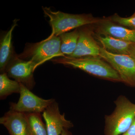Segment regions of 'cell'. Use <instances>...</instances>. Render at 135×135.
Instances as JSON below:
<instances>
[{
	"mask_svg": "<svg viewBox=\"0 0 135 135\" xmlns=\"http://www.w3.org/2000/svg\"><path fill=\"white\" fill-rule=\"evenodd\" d=\"M55 64H61L83 70L89 74L107 80L122 82L116 70L100 56L70 58L65 56L52 60Z\"/></svg>",
	"mask_w": 135,
	"mask_h": 135,
	"instance_id": "6da1fadb",
	"label": "cell"
},
{
	"mask_svg": "<svg viewBox=\"0 0 135 135\" xmlns=\"http://www.w3.org/2000/svg\"><path fill=\"white\" fill-rule=\"evenodd\" d=\"M115 108L105 117V135H121L128 130L135 119V104L125 96L121 95L114 101Z\"/></svg>",
	"mask_w": 135,
	"mask_h": 135,
	"instance_id": "7a4b0ae2",
	"label": "cell"
},
{
	"mask_svg": "<svg viewBox=\"0 0 135 135\" xmlns=\"http://www.w3.org/2000/svg\"><path fill=\"white\" fill-rule=\"evenodd\" d=\"M45 16L49 18L52 29L50 36H59L70 30L88 25L96 24L102 19L95 17L90 14L74 15L60 11H53L50 8L42 7Z\"/></svg>",
	"mask_w": 135,
	"mask_h": 135,
	"instance_id": "3957f363",
	"label": "cell"
},
{
	"mask_svg": "<svg viewBox=\"0 0 135 135\" xmlns=\"http://www.w3.org/2000/svg\"><path fill=\"white\" fill-rule=\"evenodd\" d=\"M64 56L60 51V38L55 35L37 43L27 44L23 52L17 55L18 58L32 61L37 67L52 59Z\"/></svg>",
	"mask_w": 135,
	"mask_h": 135,
	"instance_id": "277c9868",
	"label": "cell"
},
{
	"mask_svg": "<svg viewBox=\"0 0 135 135\" xmlns=\"http://www.w3.org/2000/svg\"><path fill=\"white\" fill-rule=\"evenodd\" d=\"M100 56L118 73L122 82L135 88V60L129 55H117L100 47Z\"/></svg>",
	"mask_w": 135,
	"mask_h": 135,
	"instance_id": "5b68a950",
	"label": "cell"
},
{
	"mask_svg": "<svg viewBox=\"0 0 135 135\" xmlns=\"http://www.w3.org/2000/svg\"><path fill=\"white\" fill-rule=\"evenodd\" d=\"M20 83V97L17 103H10V110L25 113H43L54 99H44L35 95L23 84Z\"/></svg>",
	"mask_w": 135,
	"mask_h": 135,
	"instance_id": "8992f818",
	"label": "cell"
},
{
	"mask_svg": "<svg viewBox=\"0 0 135 135\" xmlns=\"http://www.w3.org/2000/svg\"><path fill=\"white\" fill-rule=\"evenodd\" d=\"M37 67L34 63L20 59L16 55L8 65L5 73L9 78L14 79L31 90L35 85L33 72Z\"/></svg>",
	"mask_w": 135,
	"mask_h": 135,
	"instance_id": "52a82bcc",
	"label": "cell"
},
{
	"mask_svg": "<svg viewBox=\"0 0 135 135\" xmlns=\"http://www.w3.org/2000/svg\"><path fill=\"white\" fill-rule=\"evenodd\" d=\"M42 116L46 122L48 135H60L64 129L73 127L71 122L66 119L65 113L60 114L58 103L56 101L44 111Z\"/></svg>",
	"mask_w": 135,
	"mask_h": 135,
	"instance_id": "ba28073f",
	"label": "cell"
},
{
	"mask_svg": "<svg viewBox=\"0 0 135 135\" xmlns=\"http://www.w3.org/2000/svg\"><path fill=\"white\" fill-rule=\"evenodd\" d=\"M84 26L79 28V35L77 47L70 58L100 56V47L93 36L92 30Z\"/></svg>",
	"mask_w": 135,
	"mask_h": 135,
	"instance_id": "9c48e42d",
	"label": "cell"
},
{
	"mask_svg": "<svg viewBox=\"0 0 135 135\" xmlns=\"http://www.w3.org/2000/svg\"><path fill=\"white\" fill-rule=\"evenodd\" d=\"M96 25L95 31L98 35L110 36L135 43V30L116 25L110 19H102Z\"/></svg>",
	"mask_w": 135,
	"mask_h": 135,
	"instance_id": "30bf717a",
	"label": "cell"
},
{
	"mask_svg": "<svg viewBox=\"0 0 135 135\" xmlns=\"http://www.w3.org/2000/svg\"><path fill=\"white\" fill-rule=\"evenodd\" d=\"M9 135H31L26 113L9 110L0 118Z\"/></svg>",
	"mask_w": 135,
	"mask_h": 135,
	"instance_id": "8fae6325",
	"label": "cell"
},
{
	"mask_svg": "<svg viewBox=\"0 0 135 135\" xmlns=\"http://www.w3.org/2000/svg\"><path fill=\"white\" fill-rule=\"evenodd\" d=\"M18 20L15 19L9 30L1 38L0 42V71L1 74L5 73V70L16 55L12 46V32L17 25Z\"/></svg>",
	"mask_w": 135,
	"mask_h": 135,
	"instance_id": "7c38bea8",
	"label": "cell"
},
{
	"mask_svg": "<svg viewBox=\"0 0 135 135\" xmlns=\"http://www.w3.org/2000/svg\"><path fill=\"white\" fill-rule=\"evenodd\" d=\"M96 38L101 44L102 47L109 52L117 55H128L129 49L131 42L108 36L97 35Z\"/></svg>",
	"mask_w": 135,
	"mask_h": 135,
	"instance_id": "4fadbf2b",
	"label": "cell"
},
{
	"mask_svg": "<svg viewBox=\"0 0 135 135\" xmlns=\"http://www.w3.org/2000/svg\"><path fill=\"white\" fill-rule=\"evenodd\" d=\"M79 35V28L73 31L64 33L59 35L60 40V51L65 56H70L77 47Z\"/></svg>",
	"mask_w": 135,
	"mask_h": 135,
	"instance_id": "5bb4252c",
	"label": "cell"
},
{
	"mask_svg": "<svg viewBox=\"0 0 135 135\" xmlns=\"http://www.w3.org/2000/svg\"><path fill=\"white\" fill-rule=\"evenodd\" d=\"M20 83L11 80L6 73L0 75V98L6 99L8 96L14 93L20 94Z\"/></svg>",
	"mask_w": 135,
	"mask_h": 135,
	"instance_id": "9a60e30c",
	"label": "cell"
},
{
	"mask_svg": "<svg viewBox=\"0 0 135 135\" xmlns=\"http://www.w3.org/2000/svg\"><path fill=\"white\" fill-rule=\"evenodd\" d=\"M26 115L31 135H48L41 113H26Z\"/></svg>",
	"mask_w": 135,
	"mask_h": 135,
	"instance_id": "2e32d148",
	"label": "cell"
},
{
	"mask_svg": "<svg viewBox=\"0 0 135 135\" xmlns=\"http://www.w3.org/2000/svg\"><path fill=\"white\" fill-rule=\"evenodd\" d=\"M110 19L113 22L117 23L122 26L135 30V12L132 16L127 18L122 17L118 14H115Z\"/></svg>",
	"mask_w": 135,
	"mask_h": 135,
	"instance_id": "e0dca14e",
	"label": "cell"
},
{
	"mask_svg": "<svg viewBox=\"0 0 135 135\" xmlns=\"http://www.w3.org/2000/svg\"><path fill=\"white\" fill-rule=\"evenodd\" d=\"M128 55L135 60V43H132L131 44L129 49Z\"/></svg>",
	"mask_w": 135,
	"mask_h": 135,
	"instance_id": "ac0fdd59",
	"label": "cell"
},
{
	"mask_svg": "<svg viewBox=\"0 0 135 135\" xmlns=\"http://www.w3.org/2000/svg\"><path fill=\"white\" fill-rule=\"evenodd\" d=\"M121 135H135V123H133L128 130Z\"/></svg>",
	"mask_w": 135,
	"mask_h": 135,
	"instance_id": "d6986e66",
	"label": "cell"
},
{
	"mask_svg": "<svg viewBox=\"0 0 135 135\" xmlns=\"http://www.w3.org/2000/svg\"><path fill=\"white\" fill-rule=\"evenodd\" d=\"M60 135H71L68 129H64Z\"/></svg>",
	"mask_w": 135,
	"mask_h": 135,
	"instance_id": "ffe728a7",
	"label": "cell"
},
{
	"mask_svg": "<svg viewBox=\"0 0 135 135\" xmlns=\"http://www.w3.org/2000/svg\"><path fill=\"white\" fill-rule=\"evenodd\" d=\"M134 123H135V119L134 121Z\"/></svg>",
	"mask_w": 135,
	"mask_h": 135,
	"instance_id": "44dd1931",
	"label": "cell"
}]
</instances>
